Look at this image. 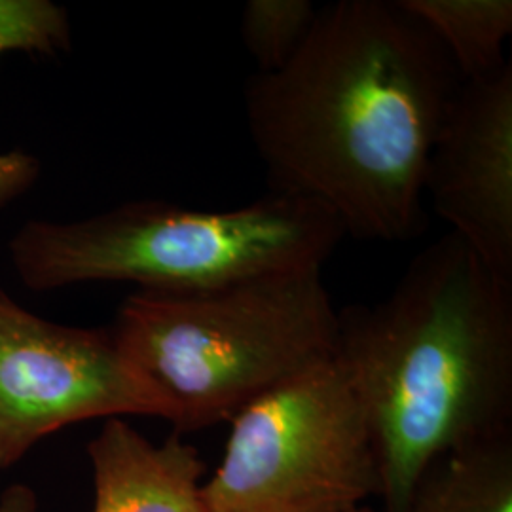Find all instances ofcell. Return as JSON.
<instances>
[{"instance_id": "6da1fadb", "label": "cell", "mask_w": 512, "mask_h": 512, "mask_svg": "<svg viewBox=\"0 0 512 512\" xmlns=\"http://www.w3.org/2000/svg\"><path fill=\"white\" fill-rule=\"evenodd\" d=\"M461 82L401 0L319 8L293 59L245 82L270 192L317 205L346 236L418 238L429 156Z\"/></svg>"}, {"instance_id": "7a4b0ae2", "label": "cell", "mask_w": 512, "mask_h": 512, "mask_svg": "<svg viewBox=\"0 0 512 512\" xmlns=\"http://www.w3.org/2000/svg\"><path fill=\"white\" fill-rule=\"evenodd\" d=\"M336 359L363 404L385 512L446 454L512 433V283L450 232L374 306L338 311Z\"/></svg>"}, {"instance_id": "3957f363", "label": "cell", "mask_w": 512, "mask_h": 512, "mask_svg": "<svg viewBox=\"0 0 512 512\" xmlns=\"http://www.w3.org/2000/svg\"><path fill=\"white\" fill-rule=\"evenodd\" d=\"M110 332L183 433L230 421L332 359L338 310L323 266H308L203 291L139 289L122 302Z\"/></svg>"}, {"instance_id": "277c9868", "label": "cell", "mask_w": 512, "mask_h": 512, "mask_svg": "<svg viewBox=\"0 0 512 512\" xmlns=\"http://www.w3.org/2000/svg\"><path fill=\"white\" fill-rule=\"evenodd\" d=\"M344 236L317 205L268 192L230 211L133 202L90 219L29 220L10 258L33 291L107 281L183 293L323 266Z\"/></svg>"}, {"instance_id": "5b68a950", "label": "cell", "mask_w": 512, "mask_h": 512, "mask_svg": "<svg viewBox=\"0 0 512 512\" xmlns=\"http://www.w3.org/2000/svg\"><path fill=\"white\" fill-rule=\"evenodd\" d=\"M217 473L207 512H353L380 497L365 410L336 355L247 404Z\"/></svg>"}, {"instance_id": "8992f818", "label": "cell", "mask_w": 512, "mask_h": 512, "mask_svg": "<svg viewBox=\"0 0 512 512\" xmlns=\"http://www.w3.org/2000/svg\"><path fill=\"white\" fill-rule=\"evenodd\" d=\"M126 416L169 408L112 332L42 319L0 287V469L67 425Z\"/></svg>"}, {"instance_id": "52a82bcc", "label": "cell", "mask_w": 512, "mask_h": 512, "mask_svg": "<svg viewBox=\"0 0 512 512\" xmlns=\"http://www.w3.org/2000/svg\"><path fill=\"white\" fill-rule=\"evenodd\" d=\"M425 198L478 258L512 283V65L463 80L439 129Z\"/></svg>"}, {"instance_id": "ba28073f", "label": "cell", "mask_w": 512, "mask_h": 512, "mask_svg": "<svg viewBox=\"0 0 512 512\" xmlns=\"http://www.w3.org/2000/svg\"><path fill=\"white\" fill-rule=\"evenodd\" d=\"M88 456L93 512H207L205 465L179 435L152 444L126 418H110L90 442Z\"/></svg>"}, {"instance_id": "9c48e42d", "label": "cell", "mask_w": 512, "mask_h": 512, "mask_svg": "<svg viewBox=\"0 0 512 512\" xmlns=\"http://www.w3.org/2000/svg\"><path fill=\"white\" fill-rule=\"evenodd\" d=\"M404 512H512V433L435 461Z\"/></svg>"}, {"instance_id": "30bf717a", "label": "cell", "mask_w": 512, "mask_h": 512, "mask_svg": "<svg viewBox=\"0 0 512 512\" xmlns=\"http://www.w3.org/2000/svg\"><path fill=\"white\" fill-rule=\"evenodd\" d=\"M450 55L463 80L505 67V42L512 33L511 0H401Z\"/></svg>"}, {"instance_id": "8fae6325", "label": "cell", "mask_w": 512, "mask_h": 512, "mask_svg": "<svg viewBox=\"0 0 512 512\" xmlns=\"http://www.w3.org/2000/svg\"><path fill=\"white\" fill-rule=\"evenodd\" d=\"M319 8L311 0H249L243 6L239 33L255 59L256 73L285 67L310 35Z\"/></svg>"}, {"instance_id": "7c38bea8", "label": "cell", "mask_w": 512, "mask_h": 512, "mask_svg": "<svg viewBox=\"0 0 512 512\" xmlns=\"http://www.w3.org/2000/svg\"><path fill=\"white\" fill-rule=\"evenodd\" d=\"M69 42L65 12L50 2H0V54L6 50L54 52Z\"/></svg>"}, {"instance_id": "4fadbf2b", "label": "cell", "mask_w": 512, "mask_h": 512, "mask_svg": "<svg viewBox=\"0 0 512 512\" xmlns=\"http://www.w3.org/2000/svg\"><path fill=\"white\" fill-rule=\"evenodd\" d=\"M38 177V162L23 152H0V209L25 194Z\"/></svg>"}, {"instance_id": "5bb4252c", "label": "cell", "mask_w": 512, "mask_h": 512, "mask_svg": "<svg viewBox=\"0 0 512 512\" xmlns=\"http://www.w3.org/2000/svg\"><path fill=\"white\" fill-rule=\"evenodd\" d=\"M37 511V495L25 484L10 486L0 497V512Z\"/></svg>"}, {"instance_id": "9a60e30c", "label": "cell", "mask_w": 512, "mask_h": 512, "mask_svg": "<svg viewBox=\"0 0 512 512\" xmlns=\"http://www.w3.org/2000/svg\"><path fill=\"white\" fill-rule=\"evenodd\" d=\"M353 512H370V511H368V509H363V507H361V509H357V511H353Z\"/></svg>"}]
</instances>
